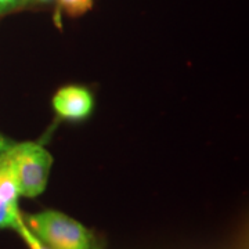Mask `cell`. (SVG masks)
I'll use <instances>...</instances> for the list:
<instances>
[{"label":"cell","mask_w":249,"mask_h":249,"mask_svg":"<svg viewBox=\"0 0 249 249\" xmlns=\"http://www.w3.org/2000/svg\"><path fill=\"white\" fill-rule=\"evenodd\" d=\"M28 229L52 249H98L93 234L68 214L45 211L29 214Z\"/></svg>","instance_id":"cell-1"},{"label":"cell","mask_w":249,"mask_h":249,"mask_svg":"<svg viewBox=\"0 0 249 249\" xmlns=\"http://www.w3.org/2000/svg\"><path fill=\"white\" fill-rule=\"evenodd\" d=\"M7 154L17 176L19 194L28 198L40 196L53 165L50 152L36 142H16Z\"/></svg>","instance_id":"cell-2"},{"label":"cell","mask_w":249,"mask_h":249,"mask_svg":"<svg viewBox=\"0 0 249 249\" xmlns=\"http://www.w3.org/2000/svg\"><path fill=\"white\" fill-rule=\"evenodd\" d=\"M53 109L58 116L68 121H82L91 114L94 98L82 86H65L54 94Z\"/></svg>","instance_id":"cell-3"},{"label":"cell","mask_w":249,"mask_h":249,"mask_svg":"<svg viewBox=\"0 0 249 249\" xmlns=\"http://www.w3.org/2000/svg\"><path fill=\"white\" fill-rule=\"evenodd\" d=\"M22 223L24 219L18 205L6 204L0 199V229H14L17 231Z\"/></svg>","instance_id":"cell-4"},{"label":"cell","mask_w":249,"mask_h":249,"mask_svg":"<svg viewBox=\"0 0 249 249\" xmlns=\"http://www.w3.org/2000/svg\"><path fill=\"white\" fill-rule=\"evenodd\" d=\"M58 3L72 17L85 14L93 6V0H58Z\"/></svg>","instance_id":"cell-5"},{"label":"cell","mask_w":249,"mask_h":249,"mask_svg":"<svg viewBox=\"0 0 249 249\" xmlns=\"http://www.w3.org/2000/svg\"><path fill=\"white\" fill-rule=\"evenodd\" d=\"M17 232L21 235V238L25 241V244H27L29 249H52L50 247H47L43 241L39 240L35 234L28 229V226L25 224V222L18 227Z\"/></svg>","instance_id":"cell-6"},{"label":"cell","mask_w":249,"mask_h":249,"mask_svg":"<svg viewBox=\"0 0 249 249\" xmlns=\"http://www.w3.org/2000/svg\"><path fill=\"white\" fill-rule=\"evenodd\" d=\"M25 0H0V14H4L10 10L21 6Z\"/></svg>","instance_id":"cell-7"},{"label":"cell","mask_w":249,"mask_h":249,"mask_svg":"<svg viewBox=\"0 0 249 249\" xmlns=\"http://www.w3.org/2000/svg\"><path fill=\"white\" fill-rule=\"evenodd\" d=\"M16 142L10 140L7 137H4L3 134H0V155H3L9 148H11Z\"/></svg>","instance_id":"cell-8"}]
</instances>
